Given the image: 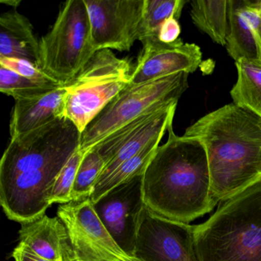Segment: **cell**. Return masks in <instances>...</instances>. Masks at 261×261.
I'll list each match as a JSON object with an SVG mask.
<instances>
[{
	"mask_svg": "<svg viewBox=\"0 0 261 261\" xmlns=\"http://www.w3.org/2000/svg\"><path fill=\"white\" fill-rule=\"evenodd\" d=\"M84 153L80 149L71 157L58 176L51 195V203L65 204L72 201L71 192Z\"/></svg>",
	"mask_w": 261,
	"mask_h": 261,
	"instance_id": "obj_24",
	"label": "cell"
},
{
	"mask_svg": "<svg viewBox=\"0 0 261 261\" xmlns=\"http://www.w3.org/2000/svg\"><path fill=\"white\" fill-rule=\"evenodd\" d=\"M143 176L145 204L160 216L189 224L217 204L211 190L204 146L195 137L177 136L172 125Z\"/></svg>",
	"mask_w": 261,
	"mask_h": 261,
	"instance_id": "obj_1",
	"label": "cell"
},
{
	"mask_svg": "<svg viewBox=\"0 0 261 261\" xmlns=\"http://www.w3.org/2000/svg\"><path fill=\"white\" fill-rule=\"evenodd\" d=\"M19 243L50 261H63L66 229L58 217L46 215L21 224Z\"/></svg>",
	"mask_w": 261,
	"mask_h": 261,
	"instance_id": "obj_17",
	"label": "cell"
},
{
	"mask_svg": "<svg viewBox=\"0 0 261 261\" xmlns=\"http://www.w3.org/2000/svg\"><path fill=\"white\" fill-rule=\"evenodd\" d=\"M194 234L195 225L160 216L146 205L134 256L138 261H198Z\"/></svg>",
	"mask_w": 261,
	"mask_h": 261,
	"instance_id": "obj_9",
	"label": "cell"
},
{
	"mask_svg": "<svg viewBox=\"0 0 261 261\" xmlns=\"http://www.w3.org/2000/svg\"><path fill=\"white\" fill-rule=\"evenodd\" d=\"M82 136L75 125L63 117L11 138L0 162V186L21 174L35 173L69 160L80 149Z\"/></svg>",
	"mask_w": 261,
	"mask_h": 261,
	"instance_id": "obj_7",
	"label": "cell"
},
{
	"mask_svg": "<svg viewBox=\"0 0 261 261\" xmlns=\"http://www.w3.org/2000/svg\"><path fill=\"white\" fill-rule=\"evenodd\" d=\"M65 95L62 86L41 97L15 100L10 123L11 138L63 118Z\"/></svg>",
	"mask_w": 261,
	"mask_h": 261,
	"instance_id": "obj_15",
	"label": "cell"
},
{
	"mask_svg": "<svg viewBox=\"0 0 261 261\" xmlns=\"http://www.w3.org/2000/svg\"><path fill=\"white\" fill-rule=\"evenodd\" d=\"M57 217L66 229L63 261H138L125 253L108 233L91 198L61 204Z\"/></svg>",
	"mask_w": 261,
	"mask_h": 261,
	"instance_id": "obj_8",
	"label": "cell"
},
{
	"mask_svg": "<svg viewBox=\"0 0 261 261\" xmlns=\"http://www.w3.org/2000/svg\"><path fill=\"white\" fill-rule=\"evenodd\" d=\"M191 16L194 24L215 43L226 46L228 33V1H191Z\"/></svg>",
	"mask_w": 261,
	"mask_h": 261,
	"instance_id": "obj_19",
	"label": "cell"
},
{
	"mask_svg": "<svg viewBox=\"0 0 261 261\" xmlns=\"http://www.w3.org/2000/svg\"><path fill=\"white\" fill-rule=\"evenodd\" d=\"M128 58L117 57L111 50L97 51L80 72L63 85L64 117L83 133L91 122L129 85L134 72Z\"/></svg>",
	"mask_w": 261,
	"mask_h": 261,
	"instance_id": "obj_4",
	"label": "cell"
},
{
	"mask_svg": "<svg viewBox=\"0 0 261 261\" xmlns=\"http://www.w3.org/2000/svg\"><path fill=\"white\" fill-rule=\"evenodd\" d=\"M13 257L15 261H50L37 254L30 247L20 243L13 250Z\"/></svg>",
	"mask_w": 261,
	"mask_h": 261,
	"instance_id": "obj_27",
	"label": "cell"
},
{
	"mask_svg": "<svg viewBox=\"0 0 261 261\" xmlns=\"http://www.w3.org/2000/svg\"><path fill=\"white\" fill-rule=\"evenodd\" d=\"M194 237L198 261H261V182L221 202Z\"/></svg>",
	"mask_w": 261,
	"mask_h": 261,
	"instance_id": "obj_3",
	"label": "cell"
},
{
	"mask_svg": "<svg viewBox=\"0 0 261 261\" xmlns=\"http://www.w3.org/2000/svg\"><path fill=\"white\" fill-rule=\"evenodd\" d=\"M105 162L100 154L91 149L85 152L76 175L71 192L72 201L91 197L94 186L105 167Z\"/></svg>",
	"mask_w": 261,
	"mask_h": 261,
	"instance_id": "obj_23",
	"label": "cell"
},
{
	"mask_svg": "<svg viewBox=\"0 0 261 261\" xmlns=\"http://www.w3.org/2000/svg\"><path fill=\"white\" fill-rule=\"evenodd\" d=\"M0 66L8 68L13 72L20 74L24 77H29V79H36V80L46 82H57L53 77L48 76V74H45L42 69L37 68L27 61L0 57Z\"/></svg>",
	"mask_w": 261,
	"mask_h": 261,
	"instance_id": "obj_25",
	"label": "cell"
},
{
	"mask_svg": "<svg viewBox=\"0 0 261 261\" xmlns=\"http://www.w3.org/2000/svg\"><path fill=\"white\" fill-rule=\"evenodd\" d=\"M63 86L57 82H46L29 79L0 66V91L15 100L36 98Z\"/></svg>",
	"mask_w": 261,
	"mask_h": 261,
	"instance_id": "obj_22",
	"label": "cell"
},
{
	"mask_svg": "<svg viewBox=\"0 0 261 261\" xmlns=\"http://www.w3.org/2000/svg\"><path fill=\"white\" fill-rule=\"evenodd\" d=\"M256 44H257L258 51H259V60H261V20L258 27L257 33L256 36Z\"/></svg>",
	"mask_w": 261,
	"mask_h": 261,
	"instance_id": "obj_28",
	"label": "cell"
},
{
	"mask_svg": "<svg viewBox=\"0 0 261 261\" xmlns=\"http://www.w3.org/2000/svg\"><path fill=\"white\" fill-rule=\"evenodd\" d=\"M186 4L185 0H145L139 41L158 39L161 25L170 18L178 20Z\"/></svg>",
	"mask_w": 261,
	"mask_h": 261,
	"instance_id": "obj_21",
	"label": "cell"
},
{
	"mask_svg": "<svg viewBox=\"0 0 261 261\" xmlns=\"http://www.w3.org/2000/svg\"><path fill=\"white\" fill-rule=\"evenodd\" d=\"M145 0H85L96 51H128L140 39Z\"/></svg>",
	"mask_w": 261,
	"mask_h": 261,
	"instance_id": "obj_11",
	"label": "cell"
},
{
	"mask_svg": "<svg viewBox=\"0 0 261 261\" xmlns=\"http://www.w3.org/2000/svg\"><path fill=\"white\" fill-rule=\"evenodd\" d=\"M0 57L27 61L40 68V45L33 25L16 9L0 16Z\"/></svg>",
	"mask_w": 261,
	"mask_h": 261,
	"instance_id": "obj_16",
	"label": "cell"
},
{
	"mask_svg": "<svg viewBox=\"0 0 261 261\" xmlns=\"http://www.w3.org/2000/svg\"><path fill=\"white\" fill-rule=\"evenodd\" d=\"M160 143H152L146 146L135 156L126 160L118 166L112 173L97 180L91 194L93 204L97 202L107 192L117 186L130 181L133 178L144 174L149 162L152 160Z\"/></svg>",
	"mask_w": 261,
	"mask_h": 261,
	"instance_id": "obj_20",
	"label": "cell"
},
{
	"mask_svg": "<svg viewBox=\"0 0 261 261\" xmlns=\"http://www.w3.org/2000/svg\"><path fill=\"white\" fill-rule=\"evenodd\" d=\"M178 101L151 111L129 122L91 148L105 162L100 178L112 173L126 160L152 143H160L165 133L172 125ZM97 179V180H98Z\"/></svg>",
	"mask_w": 261,
	"mask_h": 261,
	"instance_id": "obj_10",
	"label": "cell"
},
{
	"mask_svg": "<svg viewBox=\"0 0 261 261\" xmlns=\"http://www.w3.org/2000/svg\"><path fill=\"white\" fill-rule=\"evenodd\" d=\"M40 68L62 85L72 80L97 53L85 0H69L41 39Z\"/></svg>",
	"mask_w": 261,
	"mask_h": 261,
	"instance_id": "obj_5",
	"label": "cell"
},
{
	"mask_svg": "<svg viewBox=\"0 0 261 261\" xmlns=\"http://www.w3.org/2000/svg\"><path fill=\"white\" fill-rule=\"evenodd\" d=\"M235 65L238 80L230 91L233 103L261 118V60L241 59Z\"/></svg>",
	"mask_w": 261,
	"mask_h": 261,
	"instance_id": "obj_18",
	"label": "cell"
},
{
	"mask_svg": "<svg viewBox=\"0 0 261 261\" xmlns=\"http://www.w3.org/2000/svg\"><path fill=\"white\" fill-rule=\"evenodd\" d=\"M143 176L139 175L111 189L93 204L96 215L108 233L133 257L140 216L146 206Z\"/></svg>",
	"mask_w": 261,
	"mask_h": 261,
	"instance_id": "obj_12",
	"label": "cell"
},
{
	"mask_svg": "<svg viewBox=\"0 0 261 261\" xmlns=\"http://www.w3.org/2000/svg\"><path fill=\"white\" fill-rule=\"evenodd\" d=\"M184 135L204 146L217 202L261 182V118L256 114L227 105L197 120Z\"/></svg>",
	"mask_w": 261,
	"mask_h": 261,
	"instance_id": "obj_2",
	"label": "cell"
},
{
	"mask_svg": "<svg viewBox=\"0 0 261 261\" xmlns=\"http://www.w3.org/2000/svg\"><path fill=\"white\" fill-rule=\"evenodd\" d=\"M261 20V0H228V33L226 48L229 56L259 60L256 36Z\"/></svg>",
	"mask_w": 261,
	"mask_h": 261,
	"instance_id": "obj_14",
	"label": "cell"
},
{
	"mask_svg": "<svg viewBox=\"0 0 261 261\" xmlns=\"http://www.w3.org/2000/svg\"><path fill=\"white\" fill-rule=\"evenodd\" d=\"M143 50L131 75L129 85L146 83L180 72L192 73L202 62L201 48L195 44L185 43L181 39L173 43L159 39L142 42Z\"/></svg>",
	"mask_w": 261,
	"mask_h": 261,
	"instance_id": "obj_13",
	"label": "cell"
},
{
	"mask_svg": "<svg viewBox=\"0 0 261 261\" xmlns=\"http://www.w3.org/2000/svg\"><path fill=\"white\" fill-rule=\"evenodd\" d=\"M181 27L178 19L170 18L167 19L160 27L158 33V39L164 43H173L180 39Z\"/></svg>",
	"mask_w": 261,
	"mask_h": 261,
	"instance_id": "obj_26",
	"label": "cell"
},
{
	"mask_svg": "<svg viewBox=\"0 0 261 261\" xmlns=\"http://www.w3.org/2000/svg\"><path fill=\"white\" fill-rule=\"evenodd\" d=\"M189 74L177 73L146 83L128 85L82 133L80 150L85 153L140 116L178 101L188 88Z\"/></svg>",
	"mask_w": 261,
	"mask_h": 261,
	"instance_id": "obj_6",
	"label": "cell"
},
{
	"mask_svg": "<svg viewBox=\"0 0 261 261\" xmlns=\"http://www.w3.org/2000/svg\"><path fill=\"white\" fill-rule=\"evenodd\" d=\"M1 3L8 4V5H10V7H13L16 10V8L19 7V4H20V1H4V0H2Z\"/></svg>",
	"mask_w": 261,
	"mask_h": 261,
	"instance_id": "obj_29",
	"label": "cell"
}]
</instances>
